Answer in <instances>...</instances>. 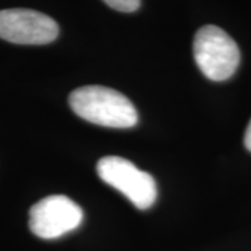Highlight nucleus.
<instances>
[{
  "mask_svg": "<svg viewBox=\"0 0 251 251\" xmlns=\"http://www.w3.org/2000/svg\"><path fill=\"white\" fill-rule=\"evenodd\" d=\"M194 60L206 78L225 81L233 75L240 64L239 46L216 25L200 28L193 44Z\"/></svg>",
  "mask_w": 251,
  "mask_h": 251,
  "instance_id": "nucleus-2",
  "label": "nucleus"
},
{
  "mask_svg": "<svg viewBox=\"0 0 251 251\" xmlns=\"http://www.w3.org/2000/svg\"><path fill=\"white\" fill-rule=\"evenodd\" d=\"M73 112L81 119L105 127L128 128L138 122L133 102L122 92L100 85H87L74 90L69 97Z\"/></svg>",
  "mask_w": 251,
  "mask_h": 251,
  "instance_id": "nucleus-1",
  "label": "nucleus"
},
{
  "mask_svg": "<svg viewBox=\"0 0 251 251\" xmlns=\"http://www.w3.org/2000/svg\"><path fill=\"white\" fill-rule=\"evenodd\" d=\"M59 35L53 18L28 9L0 10V38L17 45H46Z\"/></svg>",
  "mask_w": 251,
  "mask_h": 251,
  "instance_id": "nucleus-5",
  "label": "nucleus"
},
{
  "mask_svg": "<svg viewBox=\"0 0 251 251\" xmlns=\"http://www.w3.org/2000/svg\"><path fill=\"white\" fill-rule=\"evenodd\" d=\"M84 219L80 205L66 196H49L29 209L31 232L45 240L75 230Z\"/></svg>",
  "mask_w": 251,
  "mask_h": 251,
  "instance_id": "nucleus-4",
  "label": "nucleus"
},
{
  "mask_svg": "<svg viewBox=\"0 0 251 251\" xmlns=\"http://www.w3.org/2000/svg\"><path fill=\"white\" fill-rule=\"evenodd\" d=\"M109 7L122 13H133L140 7L141 0H103Z\"/></svg>",
  "mask_w": 251,
  "mask_h": 251,
  "instance_id": "nucleus-6",
  "label": "nucleus"
},
{
  "mask_svg": "<svg viewBox=\"0 0 251 251\" xmlns=\"http://www.w3.org/2000/svg\"><path fill=\"white\" fill-rule=\"evenodd\" d=\"M244 145H246V148L251 152V120L249 126H247L246 133H244Z\"/></svg>",
  "mask_w": 251,
  "mask_h": 251,
  "instance_id": "nucleus-7",
  "label": "nucleus"
},
{
  "mask_svg": "<svg viewBox=\"0 0 251 251\" xmlns=\"http://www.w3.org/2000/svg\"><path fill=\"white\" fill-rule=\"evenodd\" d=\"M97 172L102 181L120 191L135 208L148 209L153 205L158 194L156 183L133 162L122 156H103L97 165Z\"/></svg>",
  "mask_w": 251,
  "mask_h": 251,
  "instance_id": "nucleus-3",
  "label": "nucleus"
}]
</instances>
